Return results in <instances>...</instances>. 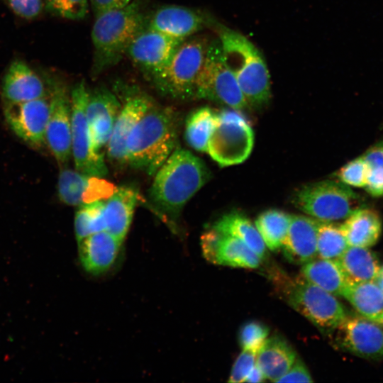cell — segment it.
<instances>
[{"instance_id": "24", "label": "cell", "mask_w": 383, "mask_h": 383, "mask_svg": "<svg viewBox=\"0 0 383 383\" xmlns=\"http://www.w3.org/2000/svg\"><path fill=\"white\" fill-rule=\"evenodd\" d=\"M340 227L348 246L370 248L379 240L382 223L377 211L360 207L344 219Z\"/></svg>"}, {"instance_id": "30", "label": "cell", "mask_w": 383, "mask_h": 383, "mask_svg": "<svg viewBox=\"0 0 383 383\" xmlns=\"http://www.w3.org/2000/svg\"><path fill=\"white\" fill-rule=\"evenodd\" d=\"M291 216L279 209H268L257 216L255 226L267 248L271 251L282 248Z\"/></svg>"}, {"instance_id": "2", "label": "cell", "mask_w": 383, "mask_h": 383, "mask_svg": "<svg viewBox=\"0 0 383 383\" xmlns=\"http://www.w3.org/2000/svg\"><path fill=\"white\" fill-rule=\"evenodd\" d=\"M181 122L175 109L153 104L128 136L127 164L155 175L177 148Z\"/></svg>"}, {"instance_id": "12", "label": "cell", "mask_w": 383, "mask_h": 383, "mask_svg": "<svg viewBox=\"0 0 383 383\" xmlns=\"http://www.w3.org/2000/svg\"><path fill=\"white\" fill-rule=\"evenodd\" d=\"M50 106L49 87V94L42 98L21 102L4 101V113L9 127L18 138L33 148H41L46 144Z\"/></svg>"}, {"instance_id": "7", "label": "cell", "mask_w": 383, "mask_h": 383, "mask_svg": "<svg viewBox=\"0 0 383 383\" xmlns=\"http://www.w3.org/2000/svg\"><path fill=\"white\" fill-rule=\"evenodd\" d=\"M279 287L288 304L318 328L328 333L347 316L343 305L332 294L302 276L279 279Z\"/></svg>"}, {"instance_id": "37", "label": "cell", "mask_w": 383, "mask_h": 383, "mask_svg": "<svg viewBox=\"0 0 383 383\" xmlns=\"http://www.w3.org/2000/svg\"><path fill=\"white\" fill-rule=\"evenodd\" d=\"M270 333L269 328L263 323L250 321L245 323L238 333V342L243 349L258 350Z\"/></svg>"}, {"instance_id": "13", "label": "cell", "mask_w": 383, "mask_h": 383, "mask_svg": "<svg viewBox=\"0 0 383 383\" xmlns=\"http://www.w3.org/2000/svg\"><path fill=\"white\" fill-rule=\"evenodd\" d=\"M184 40L146 28L131 43L126 55L150 82L167 66Z\"/></svg>"}, {"instance_id": "10", "label": "cell", "mask_w": 383, "mask_h": 383, "mask_svg": "<svg viewBox=\"0 0 383 383\" xmlns=\"http://www.w3.org/2000/svg\"><path fill=\"white\" fill-rule=\"evenodd\" d=\"M89 95L83 79L70 92L72 153L77 171L104 177L108 173L107 166L103 154L94 147L87 119Z\"/></svg>"}, {"instance_id": "8", "label": "cell", "mask_w": 383, "mask_h": 383, "mask_svg": "<svg viewBox=\"0 0 383 383\" xmlns=\"http://www.w3.org/2000/svg\"><path fill=\"white\" fill-rule=\"evenodd\" d=\"M194 99H206L243 110L248 104L228 68L218 38L210 41L196 79Z\"/></svg>"}, {"instance_id": "32", "label": "cell", "mask_w": 383, "mask_h": 383, "mask_svg": "<svg viewBox=\"0 0 383 383\" xmlns=\"http://www.w3.org/2000/svg\"><path fill=\"white\" fill-rule=\"evenodd\" d=\"M348 244L340 225L332 221L318 220L317 231V257L337 260L344 252Z\"/></svg>"}, {"instance_id": "29", "label": "cell", "mask_w": 383, "mask_h": 383, "mask_svg": "<svg viewBox=\"0 0 383 383\" xmlns=\"http://www.w3.org/2000/svg\"><path fill=\"white\" fill-rule=\"evenodd\" d=\"M218 114L209 107L192 111L187 118L184 139L194 150L206 152L209 140L217 125Z\"/></svg>"}, {"instance_id": "40", "label": "cell", "mask_w": 383, "mask_h": 383, "mask_svg": "<svg viewBox=\"0 0 383 383\" xmlns=\"http://www.w3.org/2000/svg\"><path fill=\"white\" fill-rule=\"evenodd\" d=\"M313 379L304 362L296 358L292 366L277 382H311Z\"/></svg>"}, {"instance_id": "1", "label": "cell", "mask_w": 383, "mask_h": 383, "mask_svg": "<svg viewBox=\"0 0 383 383\" xmlns=\"http://www.w3.org/2000/svg\"><path fill=\"white\" fill-rule=\"evenodd\" d=\"M209 179L210 172L201 159L177 147L155 174L148 196L174 229L185 204Z\"/></svg>"}, {"instance_id": "4", "label": "cell", "mask_w": 383, "mask_h": 383, "mask_svg": "<svg viewBox=\"0 0 383 383\" xmlns=\"http://www.w3.org/2000/svg\"><path fill=\"white\" fill-rule=\"evenodd\" d=\"M225 61L248 106L260 108L271 99L270 75L259 49L245 35L221 23L213 24Z\"/></svg>"}, {"instance_id": "15", "label": "cell", "mask_w": 383, "mask_h": 383, "mask_svg": "<svg viewBox=\"0 0 383 383\" xmlns=\"http://www.w3.org/2000/svg\"><path fill=\"white\" fill-rule=\"evenodd\" d=\"M201 246L204 258L215 265L254 269L261 264L262 260L245 243L212 227L202 234Z\"/></svg>"}, {"instance_id": "31", "label": "cell", "mask_w": 383, "mask_h": 383, "mask_svg": "<svg viewBox=\"0 0 383 383\" xmlns=\"http://www.w3.org/2000/svg\"><path fill=\"white\" fill-rule=\"evenodd\" d=\"M106 201H96L79 206L74 216V232L77 243L84 238L106 230Z\"/></svg>"}, {"instance_id": "20", "label": "cell", "mask_w": 383, "mask_h": 383, "mask_svg": "<svg viewBox=\"0 0 383 383\" xmlns=\"http://www.w3.org/2000/svg\"><path fill=\"white\" fill-rule=\"evenodd\" d=\"M123 240L106 231L93 233L78 243L80 262L93 275L108 271L116 260Z\"/></svg>"}, {"instance_id": "19", "label": "cell", "mask_w": 383, "mask_h": 383, "mask_svg": "<svg viewBox=\"0 0 383 383\" xmlns=\"http://www.w3.org/2000/svg\"><path fill=\"white\" fill-rule=\"evenodd\" d=\"M318 220L303 215H292L282 248L285 258L304 265L317 257Z\"/></svg>"}, {"instance_id": "28", "label": "cell", "mask_w": 383, "mask_h": 383, "mask_svg": "<svg viewBox=\"0 0 383 383\" xmlns=\"http://www.w3.org/2000/svg\"><path fill=\"white\" fill-rule=\"evenodd\" d=\"M340 296L369 320L383 311V292L374 281L347 284Z\"/></svg>"}, {"instance_id": "39", "label": "cell", "mask_w": 383, "mask_h": 383, "mask_svg": "<svg viewBox=\"0 0 383 383\" xmlns=\"http://www.w3.org/2000/svg\"><path fill=\"white\" fill-rule=\"evenodd\" d=\"M12 11L26 19L37 17L43 9V0H6Z\"/></svg>"}, {"instance_id": "9", "label": "cell", "mask_w": 383, "mask_h": 383, "mask_svg": "<svg viewBox=\"0 0 383 383\" xmlns=\"http://www.w3.org/2000/svg\"><path fill=\"white\" fill-rule=\"evenodd\" d=\"M217 114L206 152L222 167L244 162L254 145L252 128L238 110L224 109Z\"/></svg>"}, {"instance_id": "34", "label": "cell", "mask_w": 383, "mask_h": 383, "mask_svg": "<svg viewBox=\"0 0 383 383\" xmlns=\"http://www.w3.org/2000/svg\"><path fill=\"white\" fill-rule=\"evenodd\" d=\"M367 165L365 191L373 197L383 196V140L371 146L362 155Z\"/></svg>"}, {"instance_id": "21", "label": "cell", "mask_w": 383, "mask_h": 383, "mask_svg": "<svg viewBox=\"0 0 383 383\" xmlns=\"http://www.w3.org/2000/svg\"><path fill=\"white\" fill-rule=\"evenodd\" d=\"M6 102H21L44 97L49 94L38 74L25 62L16 60L7 69L2 81Z\"/></svg>"}, {"instance_id": "11", "label": "cell", "mask_w": 383, "mask_h": 383, "mask_svg": "<svg viewBox=\"0 0 383 383\" xmlns=\"http://www.w3.org/2000/svg\"><path fill=\"white\" fill-rule=\"evenodd\" d=\"M328 333L341 350L365 359L383 358V328L372 321L347 315Z\"/></svg>"}, {"instance_id": "27", "label": "cell", "mask_w": 383, "mask_h": 383, "mask_svg": "<svg viewBox=\"0 0 383 383\" xmlns=\"http://www.w3.org/2000/svg\"><path fill=\"white\" fill-rule=\"evenodd\" d=\"M301 276L334 296H340L347 284L337 260L315 258L303 265Z\"/></svg>"}, {"instance_id": "35", "label": "cell", "mask_w": 383, "mask_h": 383, "mask_svg": "<svg viewBox=\"0 0 383 383\" xmlns=\"http://www.w3.org/2000/svg\"><path fill=\"white\" fill-rule=\"evenodd\" d=\"M47 11L72 21L84 18L89 12L88 0H44Z\"/></svg>"}, {"instance_id": "44", "label": "cell", "mask_w": 383, "mask_h": 383, "mask_svg": "<svg viewBox=\"0 0 383 383\" xmlns=\"http://www.w3.org/2000/svg\"><path fill=\"white\" fill-rule=\"evenodd\" d=\"M370 321H372L379 324V326H383V311L379 315L370 319Z\"/></svg>"}, {"instance_id": "23", "label": "cell", "mask_w": 383, "mask_h": 383, "mask_svg": "<svg viewBox=\"0 0 383 383\" xmlns=\"http://www.w3.org/2000/svg\"><path fill=\"white\" fill-rule=\"evenodd\" d=\"M296 359V352L282 337L267 338L257 352L256 365L266 379L277 382L290 369Z\"/></svg>"}, {"instance_id": "36", "label": "cell", "mask_w": 383, "mask_h": 383, "mask_svg": "<svg viewBox=\"0 0 383 383\" xmlns=\"http://www.w3.org/2000/svg\"><path fill=\"white\" fill-rule=\"evenodd\" d=\"M343 184L353 187L365 188L367 184V165L362 155L357 157L340 167L335 174Z\"/></svg>"}, {"instance_id": "43", "label": "cell", "mask_w": 383, "mask_h": 383, "mask_svg": "<svg viewBox=\"0 0 383 383\" xmlns=\"http://www.w3.org/2000/svg\"><path fill=\"white\" fill-rule=\"evenodd\" d=\"M383 292V265L380 266L378 273L374 280Z\"/></svg>"}, {"instance_id": "6", "label": "cell", "mask_w": 383, "mask_h": 383, "mask_svg": "<svg viewBox=\"0 0 383 383\" xmlns=\"http://www.w3.org/2000/svg\"><path fill=\"white\" fill-rule=\"evenodd\" d=\"M292 203L300 211L323 221L345 219L361 207L359 195L339 180L305 184L295 192Z\"/></svg>"}, {"instance_id": "5", "label": "cell", "mask_w": 383, "mask_h": 383, "mask_svg": "<svg viewBox=\"0 0 383 383\" xmlns=\"http://www.w3.org/2000/svg\"><path fill=\"white\" fill-rule=\"evenodd\" d=\"M210 41L204 36L189 37L178 47L167 66L150 82L162 95L172 99H194L196 79Z\"/></svg>"}, {"instance_id": "42", "label": "cell", "mask_w": 383, "mask_h": 383, "mask_svg": "<svg viewBox=\"0 0 383 383\" xmlns=\"http://www.w3.org/2000/svg\"><path fill=\"white\" fill-rule=\"evenodd\" d=\"M266 379L264 374L255 364L253 368L251 370L245 379V382H262Z\"/></svg>"}, {"instance_id": "38", "label": "cell", "mask_w": 383, "mask_h": 383, "mask_svg": "<svg viewBox=\"0 0 383 383\" xmlns=\"http://www.w3.org/2000/svg\"><path fill=\"white\" fill-rule=\"evenodd\" d=\"M257 350L252 349H243L235 360L230 376L228 382H243L256 364Z\"/></svg>"}, {"instance_id": "3", "label": "cell", "mask_w": 383, "mask_h": 383, "mask_svg": "<svg viewBox=\"0 0 383 383\" xmlns=\"http://www.w3.org/2000/svg\"><path fill=\"white\" fill-rule=\"evenodd\" d=\"M149 16L143 0L104 12L95 17L91 32L92 77L117 65L133 39L147 28Z\"/></svg>"}, {"instance_id": "17", "label": "cell", "mask_w": 383, "mask_h": 383, "mask_svg": "<svg viewBox=\"0 0 383 383\" xmlns=\"http://www.w3.org/2000/svg\"><path fill=\"white\" fill-rule=\"evenodd\" d=\"M154 104L145 94L132 93L126 96L107 143L109 160L119 166L127 164L126 140L138 121Z\"/></svg>"}, {"instance_id": "22", "label": "cell", "mask_w": 383, "mask_h": 383, "mask_svg": "<svg viewBox=\"0 0 383 383\" xmlns=\"http://www.w3.org/2000/svg\"><path fill=\"white\" fill-rule=\"evenodd\" d=\"M138 191L133 187L123 185L106 201V230L123 241L132 222L138 203Z\"/></svg>"}, {"instance_id": "26", "label": "cell", "mask_w": 383, "mask_h": 383, "mask_svg": "<svg viewBox=\"0 0 383 383\" xmlns=\"http://www.w3.org/2000/svg\"><path fill=\"white\" fill-rule=\"evenodd\" d=\"M211 227L219 232L240 240L262 260L266 258L267 247L255 225L244 214L239 212L226 213L216 221Z\"/></svg>"}, {"instance_id": "16", "label": "cell", "mask_w": 383, "mask_h": 383, "mask_svg": "<svg viewBox=\"0 0 383 383\" xmlns=\"http://www.w3.org/2000/svg\"><path fill=\"white\" fill-rule=\"evenodd\" d=\"M121 106L116 94L104 86L89 91L86 115L93 145L97 151L101 152L107 145Z\"/></svg>"}, {"instance_id": "18", "label": "cell", "mask_w": 383, "mask_h": 383, "mask_svg": "<svg viewBox=\"0 0 383 383\" xmlns=\"http://www.w3.org/2000/svg\"><path fill=\"white\" fill-rule=\"evenodd\" d=\"M210 19L199 11L166 5L149 16L147 28L168 36L187 39L209 25Z\"/></svg>"}, {"instance_id": "14", "label": "cell", "mask_w": 383, "mask_h": 383, "mask_svg": "<svg viewBox=\"0 0 383 383\" xmlns=\"http://www.w3.org/2000/svg\"><path fill=\"white\" fill-rule=\"evenodd\" d=\"M51 95L50 111L45 142L59 164L66 163L72 153L70 94L62 82H48Z\"/></svg>"}, {"instance_id": "33", "label": "cell", "mask_w": 383, "mask_h": 383, "mask_svg": "<svg viewBox=\"0 0 383 383\" xmlns=\"http://www.w3.org/2000/svg\"><path fill=\"white\" fill-rule=\"evenodd\" d=\"M89 174L77 170L62 169L58 177L57 193L60 201L70 206H81L87 189Z\"/></svg>"}, {"instance_id": "41", "label": "cell", "mask_w": 383, "mask_h": 383, "mask_svg": "<svg viewBox=\"0 0 383 383\" xmlns=\"http://www.w3.org/2000/svg\"><path fill=\"white\" fill-rule=\"evenodd\" d=\"M133 0H89L94 17L113 9L123 7Z\"/></svg>"}, {"instance_id": "25", "label": "cell", "mask_w": 383, "mask_h": 383, "mask_svg": "<svg viewBox=\"0 0 383 383\" xmlns=\"http://www.w3.org/2000/svg\"><path fill=\"white\" fill-rule=\"evenodd\" d=\"M337 261L347 284L374 281L380 267L370 248L348 246Z\"/></svg>"}]
</instances>
